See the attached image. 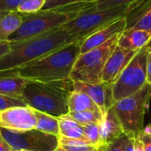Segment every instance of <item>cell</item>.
Instances as JSON below:
<instances>
[{
    "instance_id": "24",
    "label": "cell",
    "mask_w": 151,
    "mask_h": 151,
    "mask_svg": "<svg viewBox=\"0 0 151 151\" xmlns=\"http://www.w3.org/2000/svg\"><path fill=\"white\" fill-rule=\"evenodd\" d=\"M46 0H24L18 7L17 12L21 14L35 13L43 9Z\"/></svg>"
},
{
    "instance_id": "22",
    "label": "cell",
    "mask_w": 151,
    "mask_h": 151,
    "mask_svg": "<svg viewBox=\"0 0 151 151\" xmlns=\"http://www.w3.org/2000/svg\"><path fill=\"white\" fill-rule=\"evenodd\" d=\"M69 118L73 119L81 126L88 124H100L103 120L104 115L101 111H85L78 112H68L66 114Z\"/></svg>"
},
{
    "instance_id": "40",
    "label": "cell",
    "mask_w": 151,
    "mask_h": 151,
    "mask_svg": "<svg viewBox=\"0 0 151 151\" xmlns=\"http://www.w3.org/2000/svg\"><path fill=\"white\" fill-rule=\"evenodd\" d=\"M1 139H3V138H2V135H1V134H0V140H1Z\"/></svg>"
},
{
    "instance_id": "18",
    "label": "cell",
    "mask_w": 151,
    "mask_h": 151,
    "mask_svg": "<svg viewBox=\"0 0 151 151\" xmlns=\"http://www.w3.org/2000/svg\"><path fill=\"white\" fill-rule=\"evenodd\" d=\"M151 11V0H135L128 4V10L126 14L127 28L125 31L130 30L137 21Z\"/></svg>"
},
{
    "instance_id": "13",
    "label": "cell",
    "mask_w": 151,
    "mask_h": 151,
    "mask_svg": "<svg viewBox=\"0 0 151 151\" xmlns=\"http://www.w3.org/2000/svg\"><path fill=\"white\" fill-rule=\"evenodd\" d=\"M127 28L126 16L119 18L83 40L81 46V54L96 49L113 37L122 35Z\"/></svg>"
},
{
    "instance_id": "16",
    "label": "cell",
    "mask_w": 151,
    "mask_h": 151,
    "mask_svg": "<svg viewBox=\"0 0 151 151\" xmlns=\"http://www.w3.org/2000/svg\"><path fill=\"white\" fill-rule=\"evenodd\" d=\"M28 81L14 73H0V95L22 96Z\"/></svg>"
},
{
    "instance_id": "31",
    "label": "cell",
    "mask_w": 151,
    "mask_h": 151,
    "mask_svg": "<svg viewBox=\"0 0 151 151\" xmlns=\"http://www.w3.org/2000/svg\"><path fill=\"white\" fill-rule=\"evenodd\" d=\"M136 138L142 143L144 151H151V134H146L142 131Z\"/></svg>"
},
{
    "instance_id": "9",
    "label": "cell",
    "mask_w": 151,
    "mask_h": 151,
    "mask_svg": "<svg viewBox=\"0 0 151 151\" xmlns=\"http://www.w3.org/2000/svg\"><path fill=\"white\" fill-rule=\"evenodd\" d=\"M0 134L12 151H54L58 147V136L36 129L19 132L0 127Z\"/></svg>"
},
{
    "instance_id": "25",
    "label": "cell",
    "mask_w": 151,
    "mask_h": 151,
    "mask_svg": "<svg viewBox=\"0 0 151 151\" xmlns=\"http://www.w3.org/2000/svg\"><path fill=\"white\" fill-rule=\"evenodd\" d=\"M28 106L22 96H11L0 95V111L12 107Z\"/></svg>"
},
{
    "instance_id": "7",
    "label": "cell",
    "mask_w": 151,
    "mask_h": 151,
    "mask_svg": "<svg viewBox=\"0 0 151 151\" xmlns=\"http://www.w3.org/2000/svg\"><path fill=\"white\" fill-rule=\"evenodd\" d=\"M150 49V42L136 53L112 84L115 103L135 94L147 83V57Z\"/></svg>"
},
{
    "instance_id": "42",
    "label": "cell",
    "mask_w": 151,
    "mask_h": 151,
    "mask_svg": "<svg viewBox=\"0 0 151 151\" xmlns=\"http://www.w3.org/2000/svg\"><path fill=\"white\" fill-rule=\"evenodd\" d=\"M13 151H27V150H13Z\"/></svg>"
},
{
    "instance_id": "29",
    "label": "cell",
    "mask_w": 151,
    "mask_h": 151,
    "mask_svg": "<svg viewBox=\"0 0 151 151\" xmlns=\"http://www.w3.org/2000/svg\"><path fill=\"white\" fill-rule=\"evenodd\" d=\"M24 0H0V12H17L18 7Z\"/></svg>"
},
{
    "instance_id": "5",
    "label": "cell",
    "mask_w": 151,
    "mask_h": 151,
    "mask_svg": "<svg viewBox=\"0 0 151 151\" xmlns=\"http://www.w3.org/2000/svg\"><path fill=\"white\" fill-rule=\"evenodd\" d=\"M120 35L113 37L96 49L81 54L75 61L69 79L74 82L101 83L104 65L118 45Z\"/></svg>"
},
{
    "instance_id": "8",
    "label": "cell",
    "mask_w": 151,
    "mask_h": 151,
    "mask_svg": "<svg viewBox=\"0 0 151 151\" xmlns=\"http://www.w3.org/2000/svg\"><path fill=\"white\" fill-rule=\"evenodd\" d=\"M75 16L57 11L42 9L35 13L22 14V23L18 30L8 39L9 42H18L47 33L56 27H62Z\"/></svg>"
},
{
    "instance_id": "19",
    "label": "cell",
    "mask_w": 151,
    "mask_h": 151,
    "mask_svg": "<svg viewBox=\"0 0 151 151\" xmlns=\"http://www.w3.org/2000/svg\"><path fill=\"white\" fill-rule=\"evenodd\" d=\"M22 14L11 12L0 19V42H8L9 37L15 33L22 23Z\"/></svg>"
},
{
    "instance_id": "26",
    "label": "cell",
    "mask_w": 151,
    "mask_h": 151,
    "mask_svg": "<svg viewBox=\"0 0 151 151\" xmlns=\"http://www.w3.org/2000/svg\"><path fill=\"white\" fill-rule=\"evenodd\" d=\"M97 0H46V3L43 6V9H56L58 7L74 4H81V3H89V2H96Z\"/></svg>"
},
{
    "instance_id": "41",
    "label": "cell",
    "mask_w": 151,
    "mask_h": 151,
    "mask_svg": "<svg viewBox=\"0 0 151 151\" xmlns=\"http://www.w3.org/2000/svg\"><path fill=\"white\" fill-rule=\"evenodd\" d=\"M92 151H97V149H96V150H92Z\"/></svg>"
},
{
    "instance_id": "12",
    "label": "cell",
    "mask_w": 151,
    "mask_h": 151,
    "mask_svg": "<svg viewBox=\"0 0 151 151\" xmlns=\"http://www.w3.org/2000/svg\"><path fill=\"white\" fill-rule=\"evenodd\" d=\"M139 50H127L117 45L104 65L102 82L112 85Z\"/></svg>"
},
{
    "instance_id": "38",
    "label": "cell",
    "mask_w": 151,
    "mask_h": 151,
    "mask_svg": "<svg viewBox=\"0 0 151 151\" xmlns=\"http://www.w3.org/2000/svg\"><path fill=\"white\" fill-rule=\"evenodd\" d=\"M8 12H0V19L5 15V14H7Z\"/></svg>"
},
{
    "instance_id": "4",
    "label": "cell",
    "mask_w": 151,
    "mask_h": 151,
    "mask_svg": "<svg viewBox=\"0 0 151 151\" xmlns=\"http://www.w3.org/2000/svg\"><path fill=\"white\" fill-rule=\"evenodd\" d=\"M151 97V84L146 83L135 94L116 102L113 109L122 126L124 134L136 138L144 128V117Z\"/></svg>"
},
{
    "instance_id": "1",
    "label": "cell",
    "mask_w": 151,
    "mask_h": 151,
    "mask_svg": "<svg viewBox=\"0 0 151 151\" xmlns=\"http://www.w3.org/2000/svg\"><path fill=\"white\" fill-rule=\"evenodd\" d=\"M79 42L62 27L18 42H10V51L0 58V73L18 68L70 43Z\"/></svg>"
},
{
    "instance_id": "27",
    "label": "cell",
    "mask_w": 151,
    "mask_h": 151,
    "mask_svg": "<svg viewBox=\"0 0 151 151\" xmlns=\"http://www.w3.org/2000/svg\"><path fill=\"white\" fill-rule=\"evenodd\" d=\"M134 1L135 0H97L94 3L96 10H103L119 5H127Z\"/></svg>"
},
{
    "instance_id": "17",
    "label": "cell",
    "mask_w": 151,
    "mask_h": 151,
    "mask_svg": "<svg viewBox=\"0 0 151 151\" xmlns=\"http://www.w3.org/2000/svg\"><path fill=\"white\" fill-rule=\"evenodd\" d=\"M69 112H78L85 111H100L97 105L85 93L73 90L67 99Z\"/></svg>"
},
{
    "instance_id": "32",
    "label": "cell",
    "mask_w": 151,
    "mask_h": 151,
    "mask_svg": "<svg viewBox=\"0 0 151 151\" xmlns=\"http://www.w3.org/2000/svg\"><path fill=\"white\" fill-rule=\"evenodd\" d=\"M147 83L151 84V41L150 49L147 57Z\"/></svg>"
},
{
    "instance_id": "3",
    "label": "cell",
    "mask_w": 151,
    "mask_h": 151,
    "mask_svg": "<svg viewBox=\"0 0 151 151\" xmlns=\"http://www.w3.org/2000/svg\"><path fill=\"white\" fill-rule=\"evenodd\" d=\"M72 91L73 81L70 79L51 82L28 81L22 97L34 110L60 118L69 112L67 99Z\"/></svg>"
},
{
    "instance_id": "33",
    "label": "cell",
    "mask_w": 151,
    "mask_h": 151,
    "mask_svg": "<svg viewBox=\"0 0 151 151\" xmlns=\"http://www.w3.org/2000/svg\"><path fill=\"white\" fill-rule=\"evenodd\" d=\"M10 42H0V58L10 51Z\"/></svg>"
},
{
    "instance_id": "34",
    "label": "cell",
    "mask_w": 151,
    "mask_h": 151,
    "mask_svg": "<svg viewBox=\"0 0 151 151\" xmlns=\"http://www.w3.org/2000/svg\"><path fill=\"white\" fill-rule=\"evenodd\" d=\"M0 151H12V148L4 139L0 140Z\"/></svg>"
},
{
    "instance_id": "28",
    "label": "cell",
    "mask_w": 151,
    "mask_h": 151,
    "mask_svg": "<svg viewBox=\"0 0 151 151\" xmlns=\"http://www.w3.org/2000/svg\"><path fill=\"white\" fill-rule=\"evenodd\" d=\"M128 140H129V137L124 134L116 141L105 145L106 151H125Z\"/></svg>"
},
{
    "instance_id": "6",
    "label": "cell",
    "mask_w": 151,
    "mask_h": 151,
    "mask_svg": "<svg viewBox=\"0 0 151 151\" xmlns=\"http://www.w3.org/2000/svg\"><path fill=\"white\" fill-rule=\"evenodd\" d=\"M128 4L119 5L103 10L95 8L88 9L78 14L73 19L62 26L71 35L78 41H83L88 36L114 21L115 19L126 16Z\"/></svg>"
},
{
    "instance_id": "36",
    "label": "cell",
    "mask_w": 151,
    "mask_h": 151,
    "mask_svg": "<svg viewBox=\"0 0 151 151\" xmlns=\"http://www.w3.org/2000/svg\"><path fill=\"white\" fill-rule=\"evenodd\" d=\"M134 151H144L142 143L137 138H134Z\"/></svg>"
},
{
    "instance_id": "35",
    "label": "cell",
    "mask_w": 151,
    "mask_h": 151,
    "mask_svg": "<svg viewBox=\"0 0 151 151\" xmlns=\"http://www.w3.org/2000/svg\"><path fill=\"white\" fill-rule=\"evenodd\" d=\"M125 151H134V138H129Z\"/></svg>"
},
{
    "instance_id": "14",
    "label": "cell",
    "mask_w": 151,
    "mask_h": 151,
    "mask_svg": "<svg viewBox=\"0 0 151 151\" xmlns=\"http://www.w3.org/2000/svg\"><path fill=\"white\" fill-rule=\"evenodd\" d=\"M123 134L124 131L122 126L112 106L107 111L100 123L101 144L107 145L108 143L116 141Z\"/></svg>"
},
{
    "instance_id": "23",
    "label": "cell",
    "mask_w": 151,
    "mask_h": 151,
    "mask_svg": "<svg viewBox=\"0 0 151 151\" xmlns=\"http://www.w3.org/2000/svg\"><path fill=\"white\" fill-rule=\"evenodd\" d=\"M84 137L95 148L100 147L101 137H100V124H88L83 126Z\"/></svg>"
},
{
    "instance_id": "10",
    "label": "cell",
    "mask_w": 151,
    "mask_h": 151,
    "mask_svg": "<svg viewBox=\"0 0 151 151\" xmlns=\"http://www.w3.org/2000/svg\"><path fill=\"white\" fill-rule=\"evenodd\" d=\"M35 111L29 106L12 107L0 111V127L11 131H27L35 128Z\"/></svg>"
},
{
    "instance_id": "39",
    "label": "cell",
    "mask_w": 151,
    "mask_h": 151,
    "mask_svg": "<svg viewBox=\"0 0 151 151\" xmlns=\"http://www.w3.org/2000/svg\"><path fill=\"white\" fill-rule=\"evenodd\" d=\"M54 151H65V150H62L61 148H58H58H57V149H56Z\"/></svg>"
},
{
    "instance_id": "11",
    "label": "cell",
    "mask_w": 151,
    "mask_h": 151,
    "mask_svg": "<svg viewBox=\"0 0 151 151\" xmlns=\"http://www.w3.org/2000/svg\"><path fill=\"white\" fill-rule=\"evenodd\" d=\"M112 85L101 83H84L73 81V90L81 91L88 95L97 105L104 116L107 111L115 104L112 96Z\"/></svg>"
},
{
    "instance_id": "2",
    "label": "cell",
    "mask_w": 151,
    "mask_h": 151,
    "mask_svg": "<svg viewBox=\"0 0 151 151\" xmlns=\"http://www.w3.org/2000/svg\"><path fill=\"white\" fill-rule=\"evenodd\" d=\"M82 42L70 43L12 73H17L28 81L36 82H51L69 79L75 61L81 55Z\"/></svg>"
},
{
    "instance_id": "20",
    "label": "cell",
    "mask_w": 151,
    "mask_h": 151,
    "mask_svg": "<svg viewBox=\"0 0 151 151\" xmlns=\"http://www.w3.org/2000/svg\"><path fill=\"white\" fill-rule=\"evenodd\" d=\"M59 125V135L62 137L85 140L83 126L69 118L67 115L58 118ZM86 141V140H85Z\"/></svg>"
},
{
    "instance_id": "30",
    "label": "cell",
    "mask_w": 151,
    "mask_h": 151,
    "mask_svg": "<svg viewBox=\"0 0 151 151\" xmlns=\"http://www.w3.org/2000/svg\"><path fill=\"white\" fill-rule=\"evenodd\" d=\"M134 29H142V30L151 31V11L146 13L144 16H142L130 30H134Z\"/></svg>"
},
{
    "instance_id": "15",
    "label": "cell",
    "mask_w": 151,
    "mask_h": 151,
    "mask_svg": "<svg viewBox=\"0 0 151 151\" xmlns=\"http://www.w3.org/2000/svg\"><path fill=\"white\" fill-rule=\"evenodd\" d=\"M151 41V31L134 29L125 31L119 38L118 45L123 49L139 50Z\"/></svg>"
},
{
    "instance_id": "21",
    "label": "cell",
    "mask_w": 151,
    "mask_h": 151,
    "mask_svg": "<svg viewBox=\"0 0 151 151\" xmlns=\"http://www.w3.org/2000/svg\"><path fill=\"white\" fill-rule=\"evenodd\" d=\"M35 116L37 119V123H36L35 129L39 130L45 134L58 136L59 135V125H58V118L48 115L46 113H42L35 110Z\"/></svg>"
},
{
    "instance_id": "37",
    "label": "cell",
    "mask_w": 151,
    "mask_h": 151,
    "mask_svg": "<svg viewBox=\"0 0 151 151\" xmlns=\"http://www.w3.org/2000/svg\"><path fill=\"white\" fill-rule=\"evenodd\" d=\"M97 151H106L105 145H101L100 147H98L97 148Z\"/></svg>"
}]
</instances>
